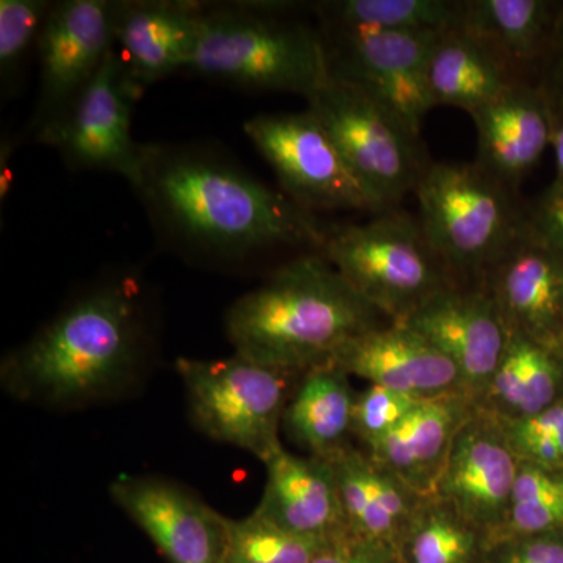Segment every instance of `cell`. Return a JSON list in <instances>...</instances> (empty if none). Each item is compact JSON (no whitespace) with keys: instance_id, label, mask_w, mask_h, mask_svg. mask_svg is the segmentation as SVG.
Returning <instances> with one entry per match:
<instances>
[{"instance_id":"7402d4cb","label":"cell","mask_w":563,"mask_h":563,"mask_svg":"<svg viewBox=\"0 0 563 563\" xmlns=\"http://www.w3.org/2000/svg\"><path fill=\"white\" fill-rule=\"evenodd\" d=\"M328 461L335 474L347 531L398 547L426 496L355 444Z\"/></svg>"},{"instance_id":"d6986e66","label":"cell","mask_w":563,"mask_h":563,"mask_svg":"<svg viewBox=\"0 0 563 563\" xmlns=\"http://www.w3.org/2000/svg\"><path fill=\"white\" fill-rule=\"evenodd\" d=\"M484 172L517 192L551 147L553 109L540 81H517L498 98L470 113Z\"/></svg>"},{"instance_id":"d590c367","label":"cell","mask_w":563,"mask_h":563,"mask_svg":"<svg viewBox=\"0 0 563 563\" xmlns=\"http://www.w3.org/2000/svg\"><path fill=\"white\" fill-rule=\"evenodd\" d=\"M498 421L501 422L503 431L510 443L551 440L558 444L563 457V398L543 412L523 420Z\"/></svg>"},{"instance_id":"e0dca14e","label":"cell","mask_w":563,"mask_h":563,"mask_svg":"<svg viewBox=\"0 0 563 563\" xmlns=\"http://www.w3.org/2000/svg\"><path fill=\"white\" fill-rule=\"evenodd\" d=\"M331 363L347 376L420 401L454 393L466 395L454 363L421 333L396 322H384L354 336L333 354Z\"/></svg>"},{"instance_id":"83f0119b","label":"cell","mask_w":563,"mask_h":563,"mask_svg":"<svg viewBox=\"0 0 563 563\" xmlns=\"http://www.w3.org/2000/svg\"><path fill=\"white\" fill-rule=\"evenodd\" d=\"M490 536L439 496H426L404 529L398 551L404 563H481Z\"/></svg>"},{"instance_id":"5bb4252c","label":"cell","mask_w":563,"mask_h":563,"mask_svg":"<svg viewBox=\"0 0 563 563\" xmlns=\"http://www.w3.org/2000/svg\"><path fill=\"white\" fill-rule=\"evenodd\" d=\"M490 292L507 331L562 351L563 254L526 224L487 273Z\"/></svg>"},{"instance_id":"277c9868","label":"cell","mask_w":563,"mask_h":563,"mask_svg":"<svg viewBox=\"0 0 563 563\" xmlns=\"http://www.w3.org/2000/svg\"><path fill=\"white\" fill-rule=\"evenodd\" d=\"M298 3H203L190 73L236 90L309 99L331 77L320 29L291 16Z\"/></svg>"},{"instance_id":"7c38bea8","label":"cell","mask_w":563,"mask_h":563,"mask_svg":"<svg viewBox=\"0 0 563 563\" xmlns=\"http://www.w3.org/2000/svg\"><path fill=\"white\" fill-rule=\"evenodd\" d=\"M117 5L111 0L52 3L36 46L40 90L31 118L35 139L60 120L101 69L113 49Z\"/></svg>"},{"instance_id":"cb8c5ba5","label":"cell","mask_w":563,"mask_h":563,"mask_svg":"<svg viewBox=\"0 0 563 563\" xmlns=\"http://www.w3.org/2000/svg\"><path fill=\"white\" fill-rule=\"evenodd\" d=\"M357 391L351 376L322 363L299 376L285 407L282 431L307 455L329 459L352 439V410Z\"/></svg>"},{"instance_id":"1f68e13d","label":"cell","mask_w":563,"mask_h":563,"mask_svg":"<svg viewBox=\"0 0 563 563\" xmlns=\"http://www.w3.org/2000/svg\"><path fill=\"white\" fill-rule=\"evenodd\" d=\"M418 402L420 399L368 384L365 390L357 391L355 396L352 439L357 440L361 448L372 446L412 412Z\"/></svg>"},{"instance_id":"603a6c76","label":"cell","mask_w":563,"mask_h":563,"mask_svg":"<svg viewBox=\"0 0 563 563\" xmlns=\"http://www.w3.org/2000/svg\"><path fill=\"white\" fill-rule=\"evenodd\" d=\"M563 3L463 0L461 29L483 43L518 79L531 80L550 54Z\"/></svg>"},{"instance_id":"8fae6325","label":"cell","mask_w":563,"mask_h":563,"mask_svg":"<svg viewBox=\"0 0 563 563\" xmlns=\"http://www.w3.org/2000/svg\"><path fill=\"white\" fill-rule=\"evenodd\" d=\"M321 33L331 77L361 88L420 136L426 114L435 109L428 90V62L443 32Z\"/></svg>"},{"instance_id":"ffe728a7","label":"cell","mask_w":563,"mask_h":563,"mask_svg":"<svg viewBox=\"0 0 563 563\" xmlns=\"http://www.w3.org/2000/svg\"><path fill=\"white\" fill-rule=\"evenodd\" d=\"M263 463L265 490L255 512L307 539L328 540L347 531L328 459L292 454L280 446Z\"/></svg>"},{"instance_id":"f35d334b","label":"cell","mask_w":563,"mask_h":563,"mask_svg":"<svg viewBox=\"0 0 563 563\" xmlns=\"http://www.w3.org/2000/svg\"><path fill=\"white\" fill-rule=\"evenodd\" d=\"M562 351H563V340H562Z\"/></svg>"},{"instance_id":"836d02e7","label":"cell","mask_w":563,"mask_h":563,"mask_svg":"<svg viewBox=\"0 0 563 563\" xmlns=\"http://www.w3.org/2000/svg\"><path fill=\"white\" fill-rule=\"evenodd\" d=\"M312 563H404L398 548L344 531L324 540Z\"/></svg>"},{"instance_id":"9c48e42d","label":"cell","mask_w":563,"mask_h":563,"mask_svg":"<svg viewBox=\"0 0 563 563\" xmlns=\"http://www.w3.org/2000/svg\"><path fill=\"white\" fill-rule=\"evenodd\" d=\"M243 129L276 173L282 190L301 209L313 214L333 210L379 213L309 110L257 114Z\"/></svg>"},{"instance_id":"8d00e7d4","label":"cell","mask_w":563,"mask_h":563,"mask_svg":"<svg viewBox=\"0 0 563 563\" xmlns=\"http://www.w3.org/2000/svg\"><path fill=\"white\" fill-rule=\"evenodd\" d=\"M543 68L547 76L540 80V84L543 85L548 95L563 99V10L558 31H555L553 46H551Z\"/></svg>"},{"instance_id":"484cf974","label":"cell","mask_w":563,"mask_h":563,"mask_svg":"<svg viewBox=\"0 0 563 563\" xmlns=\"http://www.w3.org/2000/svg\"><path fill=\"white\" fill-rule=\"evenodd\" d=\"M517 81L523 80L461 27L440 33L433 43L428 62L433 107H457L470 114Z\"/></svg>"},{"instance_id":"ac0fdd59","label":"cell","mask_w":563,"mask_h":563,"mask_svg":"<svg viewBox=\"0 0 563 563\" xmlns=\"http://www.w3.org/2000/svg\"><path fill=\"white\" fill-rule=\"evenodd\" d=\"M203 3L120 0L113 51L125 76L144 92L150 85L190 68L201 40Z\"/></svg>"},{"instance_id":"e575fe53","label":"cell","mask_w":563,"mask_h":563,"mask_svg":"<svg viewBox=\"0 0 563 563\" xmlns=\"http://www.w3.org/2000/svg\"><path fill=\"white\" fill-rule=\"evenodd\" d=\"M526 224L563 254V185L553 181L526 207Z\"/></svg>"},{"instance_id":"44dd1931","label":"cell","mask_w":563,"mask_h":563,"mask_svg":"<svg viewBox=\"0 0 563 563\" xmlns=\"http://www.w3.org/2000/svg\"><path fill=\"white\" fill-rule=\"evenodd\" d=\"M476 407L462 393L421 399L390 433L362 450L415 492L431 496L455 435Z\"/></svg>"},{"instance_id":"d6a6232c","label":"cell","mask_w":563,"mask_h":563,"mask_svg":"<svg viewBox=\"0 0 563 563\" xmlns=\"http://www.w3.org/2000/svg\"><path fill=\"white\" fill-rule=\"evenodd\" d=\"M481 563H563V529L492 540Z\"/></svg>"},{"instance_id":"2e32d148","label":"cell","mask_w":563,"mask_h":563,"mask_svg":"<svg viewBox=\"0 0 563 563\" xmlns=\"http://www.w3.org/2000/svg\"><path fill=\"white\" fill-rule=\"evenodd\" d=\"M401 324L421 333L461 373L466 395L481 402L506 350L509 331L483 284H455Z\"/></svg>"},{"instance_id":"8992f818","label":"cell","mask_w":563,"mask_h":563,"mask_svg":"<svg viewBox=\"0 0 563 563\" xmlns=\"http://www.w3.org/2000/svg\"><path fill=\"white\" fill-rule=\"evenodd\" d=\"M321 254L352 290L396 324L459 284L418 218L396 209L363 224H328Z\"/></svg>"},{"instance_id":"52a82bcc","label":"cell","mask_w":563,"mask_h":563,"mask_svg":"<svg viewBox=\"0 0 563 563\" xmlns=\"http://www.w3.org/2000/svg\"><path fill=\"white\" fill-rule=\"evenodd\" d=\"M307 110L321 122L379 213L415 191L431 165L420 136L355 85L329 77L307 99Z\"/></svg>"},{"instance_id":"f546056e","label":"cell","mask_w":563,"mask_h":563,"mask_svg":"<svg viewBox=\"0 0 563 563\" xmlns=\"http://www.w3.org/2000/svg\"><path fill=\"white\" fill-rule=\"evenodd\" d=\"M322 542L285 531L254 510L229 523L224 563H312Z\"/></svg>"},{"instance_id":"ba28073f","label":"cell","mask_w":563,"mask_h":563,"mask_svg":"<svg viewBox=\"0 0 563 563\" xmlns=\"http://www.w3.org/2000/svg\"><path fill=\"white\" fill-rule=\"evenodd\" d=\"M196 428L265 462L282 446L285 407L299 376L277 372L240 354L176 363Z\"/></svg>"},{"instance_id":"4dcf8cb0","label":"cell","mask_w":563,"mask_h":563,"mask_svg":"<svg viewBox=\"0 0 563 563\" xmlns=\"http://www.w3.org/2000/svg\"><path fill=\"white\" fill-rule=\"evenodd\" d=\"M52 3L47 0H0V84L10 98L21 90L25 66L36 51Z\"/></svg>"},{"instance_id":"d4e9b609","label":"cell","mask_w":563,"mask_h":563,"mask_svg":"<svg viewBox=\"0 0 563 563\" xmlns=\"http://www.w3.org/2000/svg\"><path fill=\"white\" fill-rule=\"evenodd\" d=\"M563 398V351L509 332L479 409L498 420H523Z\"/></svg>"},{"instance_id":"6da1fadb","label":"cell","mask_w":563,"mask_h":563,"mask_svg":"<svg viewBox=\"0 0 563 563\" xmlns=\"http://www.w3.org/2000/svg\"><path fill=\"white\" fill-rule=\"evenodd\" d=\"M132 188L157 243L191 265L246 272L274 252L324 243L317 214L211 144H144Z\"/></svg>"},{"instance_id":"74e56055","label":"cell","mask_w":563,"mask_h":563,"mask_svg":"<svg viewBox=\"0 0 563 563\" xmlns=\"http://www.w3.org/2000/svg\"><path fill=\"white\" fill-rule=\"evenodd\" d=\"M550 101L551 109H553V135H551V150L554 152L555 163L554 184L563 185V99L550 96Z\"/></svg>"},{"instance_id":"4316f807","label":"cell","mask_w":563,"mask_h":563,"mask_svg":"<svg viewBox=\"0 0 563 563\" xmlns=\"http://www.w3.org/2000/svg\"><path fill=\"white\" fill-rule=\"evenodd\" d=\"M321 31L446 32L461 27L463 0H333L312 7Z\"/></svg>"},{"instance_id":"7a4b0ae2","label":"cell","mask_w":563,"mask_h":563,"mask_svg":"<svg viewBox=\"0 0 563 563\" xmlns=\"http://www.w3.org/2000/svg\"><path fill=\"white\" fill-rule=\"evenodd\" d=\"M152 342L144 287L114 274L73 301L2 362L3 387L21 401L79 407L118 395L143 372Z\"/></svg>"},{"instance_id":"4fadbf2b","label":"cell","mask_w":563,"mask_h":563,"mask_svg":"<svg viewBox=\"0 0 563 563\" xmlns=\"http://www.w3.org/2000/svg\"><path fill=\"white\" fill-rule=\"evenodd\" d=\"M109 492L169 563H224L231 518L184 485L157 476H121Z\"/></svg>"},{"instance_id":"f1b7e54d","label":"cell","mask_w":563,"mask_h":563,"mask_svg":"<svg viewBox=\"0 0 563 563\" xmlns=\"http://www.w3.org/2000/svg\"><path fill=\"white\" fill-rule=\"evenodd\" d=\"M563 529V472L521 462L506 518L492 540Z\"/></svg>"},{"instance_id":"3957f363","label":"cell","mask_w":563,"mask_h":563,"mask_svg":"<svg viewBox=\"0 0 563 563\" xmlns=\"http://www.w3.org/2000/svg\"><path fill=\"white\" fill-rule=\"evenodd\" d=\"M380 318L321 252H312L282 263L236 299L225 313V333L236 354L301 376L383 324Z\"/></svg>"},{"instance_id":"30bf717a","label":"cell","mask_w":563,"mask_h":563,"mask_svg":"<svg viewBox=\"0 0 563 563\" xmlns=\"http://www.w3.org/2000/svg\"><path fill=\"white\" fill-rule=\"evenodd\" d=\"M141 95L111 49L79 99L36 141L54 147L70 172L113 173L132 185L144 154V144L132 135L133 106Z\"/></svg>"},{"instance_id":"5b68a950","label":"cell","mask_w":563,"mask_h":563,"mask_svg":"<svg viewBox=\"0 0 563 563\" xmlns=\"http://www.w3.org/2000/svg\"><path fill=\"white\" fill-rule=\"evenodd\" d=\"M413 192L426 239L459 284H483L525 224L517 192L476 163H431Z\"/></svg>"},{"instance_id":"9a60e30c","label":"cell","mask_w":563,"mask_h":563,"mask_svg":"<svg viewBox=\"0 0 563 563\" xmlns=\"http://www.w3.org/2000/svg\"><path fill=\"white\" fill-rule=\"evenodd\" d=\"M520 459L501 422L476 407L455 435L433 495L490 536L506 518Z\"/></svg>"}]
</instances>
